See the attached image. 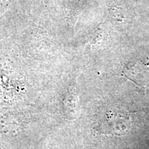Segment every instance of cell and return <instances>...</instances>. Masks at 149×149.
Masks as SVG:
<instances>
[{
  "mask_svg": "<svg viewBox=\"0 0 149 149\" xmlns=\"http://www.w3.org/2000/svg\"><path fill=\"white\" fill-rule=\"evenodd\" d=\"M124 74L138 86L149 87V61L137 60L126 65Z\"/></svg>",
  "mask_w": 149,
  "mask_h": 149,
  "instance_id": "1",
  "label": "cell"
}]
</instances>
